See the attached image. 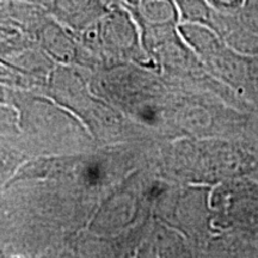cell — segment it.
Listing matches in <instances>:
<instances>
[{
    "mask_svg": "<svg viewBox=\"0 0 258 258\" xmlns=\"http://www.w3.org/2000/svg\"><path fill=\"white\" fill-rule=\"evenodd\" d=\"M83 179L88 185H98L103 179V169L102 165L96 161L89 163L83 170Z\"/></svg>",
    "mask_w": 258,
    "mask_h": 258,
    "instance_id": "2",
    "label": "cell"
},
{
    "mask_svg": "<svg viewBox=\"0 0 258 258\" xmlns=\"http://www.w3.org/2000/svg\"><path fill=\"white\" fill-rule=\"evenodd\" d=\"M132 2H135V0H132Z\"/></svg>",
    "mask_w": 258,
    "mask_h": 258,
    "instance_id": "5",
    "label": "cell"
},
{
    "mask_svg": "<svg viewBox=\"0 0 258 258\" xmlns=\"http://www.w3.org/2000/svg\"><path fill=\"white\" fill-rule=\"evenodd\" d=\"M140 118L144 122H146V123L152 124L157 120L156 111H154L152 108H148V106H147V108H144L143 110L140 111Z\"/></svg>",
    "mask_w": 258,
    "mask_h": 258,
    "instance_id": "4",
    "label": "cell"
},
{
    "mask_svg": "<svg viewBox=\"0 0 258 258\" xmlns=\"http://www.w3.org/2000/svg\"><path fill=\"white\" fill-rule=\"evenodd\" d=\"M175 4L184 23L202 24L214 29V8L207 0H175Z\"/></svg>",
    "mask_w": 258,
    "mask_h": 258,
    "instance_id": "1",
    "label": "cell"
},
{
    "mask_svg": "<svg viewBox=\"0 0 258 258\" xmlns=\"http://www.w3.org/2000/svg\"><path fill=\"white\" fill-rule=\"evenodd\" d=\"M213 8L222 11H234L244 5L245 0H207Z\"/></svg>",
    "mask_w": 258,
    "mask_h": 258,
    "instance_id": "3",
    "label": "cell"
}]
</instances>
